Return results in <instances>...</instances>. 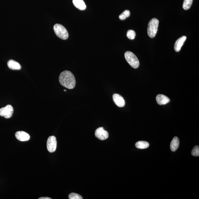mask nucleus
<instances>
[{"label":"nucleus","instance_id":"2","mask_svg":"<svg viewBox=\"0 0 199 199\" xmlns=\"http://www.w3.org/2000/svg\"><path fill=\"white\" fill-rule=\"evenodd\" d=\"M159 21L156 18H153L149 22L147 29V34L150 38H153L156 36L158 32Z\"/></svg>","mask_w":199,"mask_h":199},{"label":"nucleus","instance_id":"5","mask_svg":"<svg viewBox=\"0 0 199 199\" xmlns=\"http://www.w3.org/2000/svg\"><path fill=\"white\" fill-rule=\"evenodd\" d=\"M13 107L11 105H7L0 109V116H4L6 119H9L13 115Z\"/></svg>","mask_w":199,"mask_h":199},{"label":"nucleus","instance_id":"1","mask_svg":"<svg viewBox=\"0 0 199 199\" xmlns=\"http://www.w3.org/2000/svg\"><path fill=\"white\" fill-rule=\"evenodd\" d=\"M59 79L60 84L68 89H73L75 86V77L70 71H63L60 73Z\"/></svg>","mask_w":199,"mask_h":199},{"label":"nucleus","instance_id":"13","mask_svg":"<svg viewBox=\"0 0 199 199\" xmlns=\"http://www.w3.org/2000/svg\"><path fill=\"white\" fill-rule=\"evenodd\" d=\"M7 66L10 69L12 70H20L21 69V65L13 60H10L8 62Z\"/></svg>","mask_w":199,"mask_h":199},{"label":"nucleus","instance_id":"7","mask_svg":"<svg viewBox=\"0 0 199 199\" xmlns=\"http://www.w3.org/2000/svg\"><path fill=\"white\" fill-rule=\"evenodd\" d=\"M95 135L96 138L101 140H104L108 138L109 134L108 132L104 130L103 127H100L96 130Z\"/></svg>","mask_w":199,"mask_h":199},{"label":"nucleus","instance_id":"21","mask_svg":"<svg viewBox=\"0 0 199 199\" xmlns=\"http://www.w3.org/2000/svg\"><path fill=\"white\" fill-rule=\"evenodd\" d=\"M39 199H51V198H49V197H41V198H38Z\"/></svg>","mask_w":199,"mask_h":199},{"label":"nucleus","instance_id":"8","mask_svg":"<svg viewBox=\"0 0 199 199\" xmlns=\"http://www.w3.org/2000/svg\"><path fill=\"white\" fill-rule=\"evenodd\" d=\"M15 136L18 140L22 142L29 141L30 139V136L28 133L23 131L17 132L15 133Z\"/></svg>","mask_w":199,"mask_h":199},{"label":"nucleus","instance_id":"19","mask_svg":"<svg viewBox=\"0 0 199 199\" xmlns=\"http://www.w3.org/2000/svg\"><path fill=\"white\" fill-rule=\"evenodd\" d=\"M69 198L70 199H83L82 197L79 194L71 193L69 195Z\"/></svg>","mask_w":199,"mask_h":199},{"label":"nucleus","instance_id":"11","mask_svg":"<svg viewBox=\"0 0 199 199\" xmlns=\"http://www.w3.org/2000/svg\"><path fill=\"white\" fill-rule=\"evenodd\" d=\"M186 37L185 36H183L180 37L177 40L175 43V46H174V49L176 52H179L181 49L182 46L184 44L185 41H186Z\"/></svg>","mask_w":199,"mask_h":199},{"label":"nucleus","instance_id":"17","mask_svg":"<svg viewBox=\"0 0 199 199\" xmlns=\"http://www.w3.org/2000/svg\"><path fill=\"white\" fill-rule=\"evenodd\" d=\"M130 11L127 10H125L119 15V18L121 20H125L126 18L130 16Z\"/></svg>","mask_w":199,"mask_h":199},{"label":"nucleus","instance_id":"9","mask_svg":"<svg viewBox=\"0 0 199 199\" xmlns=\"http://www.w3.org/2000/svg\"><path fill=\"white\" fill-rule=\"evenodd\" d=\"M113 100L118 107H122L125 106V101L123 98L120 95L114 94L113 96Z\"/></svg>","mask_w":199,"mask_h":199},{"label":"nucleus","instance_id":"10","mask_svg":"<svg viewBox=\"0 0 199 199\" xmlns=\"http://www.w3.org/2000/svg\"><path fill=\"white\" fill-rule=\"evenodd\" d=\"M156 100L158 105H164L170 102V99L164 95L159 94L156 97Z\"/></svg>","mask_w":199,"mask_h":199},{"label":"nucleus","instance_id":"12","mask_svg":"<svg viewBox=\"0 0 199 199\" xmlns=\"http://www.w3.org/2000/svg\"><path fill=\"white\" fill-rule=\"evenodd\" d=\"M73 3L74 6L79 10H83L86 8V6L83 0H73Z\"/></svg>","mask_w":199,"mask_h":199},{"label":"nucleus","instance_id":"22","mask_svg":"<svg viewBox=\"0 0 199 199\" xmlns=\"http://www.w3.org/2000/svg\"><path fill=\"white\" fill-rule=\"evenodd\" d=\"M64 91H66V90H64Z\"/></svg>","mask_w":199,"mask_h":199},{"label":"nucleus","instance_id":"15","mask_svg":"<svg viewBox=\"0 0 199 199\" xmlns=\"http://www.w3.org/2000/svg\"><path fill=\"white\" fill-rule=\"evenodd\" d=\"M137 148L140 149H144L148 148L149 144L148 142L144 141H139L135 144Z\"/></svg>","mask_w":199,"mask_h":199},{"label":"nucleus","instance_id":"16","mask_svg":"<svg viewBox=\"0 0 199 199\" xmlns=\"http://www.w3.org/2000/svg\"><path fill=\"white\" fill-rule=\"evenodd\" d=\"M193 0H184L183 7L185 10H187L190 9L192 4Z\"/></svg>","mask_w":199,"mask_h":199},{"label":"nucleus","instance_id":"20","mask_svg":"<svg viewBox=\"0 0 199 199\" xmlns=\"http://www.w3.org/2000/svg\"><path fill=\"white\" fill-rule=\"evenodd\" d=\"M192 154L194 156H199V147L196 146L192 149Z\"/></svg>","mask_w":199,"mask_h":199},{"label":"nucleus","instance_id":"18","mask_svg":"<svg viewBox=\"0 0 199 199\" xmlns=\"http://www.w3.org/2000/svg\"><path fill=\"white\" fill-rule=\"evenodd\" d=\"M127 37L130 40H133L136 36V33L134 31L130 29L127 32Z\"/></svg>","mask_w":199,"mask_h":199},{"label":"nucleus","instance_id":"6","mask_svg":"<svg viewBox=\"0 0 199 199\" xmlns=\"http://www.w3.org/2000/svg\"><path fill=\"white\" fill-rule=\"evenodd\" d=\"M46 146L48 151L50 153L55 151L57 148V141L55 136H51L48 138Z\"/></svg>","mask_w":199,"mask_h":199},{"label":"nucleus","instance_id":"4","mask_svg":"<svg viewBox=\"0 0 199 199\" xmlns=\"http://www.w3.org/2000/svg\"><path fill=\"white\" fill-rule=\"evenodd\" d=\"M125 57L127 62L132 67L135 69L139 67V60L137 57L133 52L130 51H127L125 53Z\"/></svg>","mask_w":199,"mask_h":199},{"label":"nucleus","instance_id":"14","mask_svg":"<svg viewBox=\"0 0 199 199\" xmlns=\"http://www.w3.org/2000/svg\"><path fill=\"white\" fill-rule=\"evenodd\" d=\"M180 141L178 138L175 137L172 139L170 144V149L172 152H175L178 149L179 146Z\"/></svg>","mask_w":199,"mask_h":199},{"label":"nucleus","instance_id":"3","mask_svg":"<svg viewBox=\"0 0 199 199\" xmlns=\"http://www.w3.org/2000/svg\"><path fill=\"white\" fill-rule=\"evenodd\" d=\"M54 29L56 35L63 40H66L69 37V34L65 28L62 25L56 24L54 25Z\"/></svg>","mask_w":199,"mask_h":199}]
</instances>
